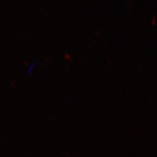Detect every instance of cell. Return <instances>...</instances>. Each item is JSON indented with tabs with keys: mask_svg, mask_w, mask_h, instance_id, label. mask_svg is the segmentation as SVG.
I'll return each mask as SVG.
<instances>
[]
</instances>
